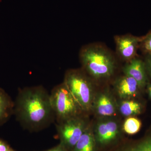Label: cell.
I'll return each instance as SVG.
<instances>
[{"label":"cell","mask_w":151,"mask_h":151,"mask_svg":"<svg viewBox=\"0 0 151 151\" xmlns=\"http://www.w3.org/2000/svg\"><path fill=\"white\" fill-rule=\"evenodd\" d=\"M14 114L24 128L30 132L43 129L55 120L50 94L40 85L25 87L19 91Z\"/></svg>","instance_id":"1"},{"label":"cell","mask_w":151,"mask_h":151,"mask_svg":"<svg viewBox=\"0 0 151 151\" xmlns=\"http://www.w3.org/2000/svg\"><path fill=\"white\" fill-rule=\"evenodd\" d=\"M81 68L94 81L107 80L116 70V55L104 44L92 43L82 47L79 53Z\"/></svg>","instance_id":"2"},{"label":"cell","mask_w":151,"mask_h":151,"mask_svg":"<svg viewBox=\"0 0 151 151\" xmlns=\"http://www.w3.org/2000/svg\"><path fill=\"white\" fill-rule=\"evenodd\" d=\"M63 82L83 113L90 111L94 99V80L81 68L67 70Z\"/></svg>","instance_id":"3"},{"label":"cell","mask_w":151,"mask_h":151,"mask_svg":"<svg viewBox=\"0 0 151 151\" xmlns=\"http://www.w3.org/2000/svg\"><path fill=\"white\" fill-rule=\"evenodd\" d=\"M50 97L58 124L84 113L63 82L53 87Z\"/></svg>","instance_id":"4"},{"label":"cell","mask_w":151,"mask_h":151,"mask_svg":"<svg viewBox=\"0 0 151 151\" xmlns=\"http://www.w3.org/2000/svg\"><path fill=\"white\" fill-rule=\"evenodd\" d=\"M83 115L70 118L58 124L57 129L60 144L68 151H72L89 125Z\"/></svg>","instance_id":"5"},{"label":"cell","mask_w":151,"mask_h":151,"mask_svg":"<svg viewBox=\"0 0 151 151\" xmlns=\"http://www.w3.org/2000/svg\"><path fill=\"white\" fill-rule=\"evenodd\" d=\"M94 134L97 150L105 149L118 144L121 133L117 122L113 120H107L98 123Z\"/></svg>","instance_id":"6"},{"label":"cell","mask_w":151,"mask_h":151,"mask_svg":"<svg viewBox=\"0 0 151 151\" xmlns=\"http://www.w3.org/2000/svg\"><path fill=\"white\" fill-rule=\"evenodd\" d=\"M114 38L117 57L127 63L137 57L142 37L126 34L115 36Z\"/></svg>","instance_id":"7"},{"label":"cell","mask_w":151,"mask_h":151,"mask_svg":"<svg viewBox=\"0 0 151 151\" xmlns=\"http://www.w3.org/2000/svg\"><path fill=\"white\" fill-rule=\"evenodd\" d=\"M123 71L124 74L131 76L137 81L140 88L147 84V72L145 61L138 57L127 62Z\"/></svg>","instance_id":"8"},{"label":"cell","mask_w":151,"mask_h":151,"mask_svg":"<svg viewBox=\"0 0 151 151\" xmlns=\"http://www.w3.org/2000/svg\"><path fill=\"white\" fill-rule=\"evenodd\" d=\"M115 87L119 97L125 99L135 96L140 88L134 78L125 74L117 79Z\"/></svg>","instance_id":"9"},{"label":"cell","mask_w":151,"mask_h":151,"mask_svg":"<svg viewBox=\"0 0 151 151\" xmlns=\"http://www.w3.org/2000/svg\"><path fill=\"white\" fill-rule=\"evenodd\" d=\"M96 113L102 116H113L116 113V106L113 98L107 93H100L93 103Z\"/></svg>","instance_id":"10"},{"label":"cell","mask_w":151,"mask_h":151,"mask_svg":"<svg viewBox=\"0 0 151 151\" xmlns=\"http://www.w3.org/2000/svg\"><path fill=\"white\" fill-rule=\"evenodd\" d=\"M14 102L4 90L0 88V127L14 114Z\"/></svg>","instance_id":"11"},{"label":"cell","mask_w":151,"mask_h":151,"mask_svg":"<svg viewBox=\"0 0 151 151\" xmlns=\"http://www.w3.org/2000/svg\"><path fill=\"white\" fill-rule=\"evenodd\" d=\"M94 132L88 126L72 151H97Z\"/></svg>","instance_id":"12"},{"label":"cell","mask_w":151,"mask_h":151,"mask_svg":"<svg viewBox=\"0 0 151 151\" xmlns=\"http://www.w3.org/2000/svg\"><path fill=\"white\" fill-rule=\"evenodd\" d=\"M120 112L125 116L138 115L141 113L142 107L139 103L134 100H125L120 105Z\"/></svg>","instance_id":"13"},{"label":"cell","mask_w":151,"mask_h":151,"mask_svg":"<svg viewBox=\"0 0 151 151\" xmlns=\"http://www.w3.org/2000/svg\"><path fill=\"white\" fill-rule=\"evenodd\" d=\"M142 123L138 119L131 117L124 122L123 129L127 134L129 135L136 134L140 129Z\"/></svg>","instance_id":"14"},{"label":"cell","mask_w":151,"mask_h":151,"mask_svg":"<svg viewBox=\"0 0 151 151\" xmlns=\"http://www.w3.org/2000/svg\"><path fill=\"white\" fill-rule=\"evenodd\" d=\"M139 47L145 55L151 54V32L142 37Z\"/></svg>","instance_id":"15"},{"label":"cell","mask_w":151,"mask_h":151,"mask_svg":"<svg viewBox=\"0 0 151 151\" xmlns=\"http://www.w3.org/2000/svg\"><path fill=\"white\" fill-rule=\"evenodd\" d=\"M0 151H15L6 141L0 139Z\"/></svg>","instance_id":"16"},{"label":"cell","mask_w":151,"mask_h":151,"mask_svg":"<svg viewBox=\"0 0 151 151\" xmlns=\"http://www.w3.org/2000/svg\"><path fill=\"white\" fill-rule=\"evenodd\" d=\"M145 61L147 72L151 77V54L146 55Z\"/></svg>","instance_id":"17"},{"label":"cell","mask_w":151,"mask_h":151,"mask_svg":"<svg viewBox=\"0 0 151 151\" xmlns=\"http://www.w3.org/2000/svg\"><path fill=\"white\" fill-rule=\"evenodd\" d=\"M46 151H68L65 147L61 145L60 144Z\"/></svg>","instance_id":"18"},{"label":"cell","mask_w":151,"mask_h":151,"mask_svg":"<svg viewBox=\"0 0 151 151\" xmlns=\"http://www.w3.org/2000/svg\"><path fill=\"white\" fill-rule=\"evenodd\" d=\"M148 91L149 96L151 98V84H149L148 86Z\"/></svg>","instance_id":"19"},{"label":"cell","mask_w":151,"mask_h":151,"mask_svg":"<svg viewBox=\"0 0 151 151\" xmlns=\"http://www.w3.org/2000/svg\"></svg>","instance_id":"20"}]
</instances>
